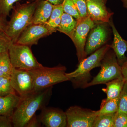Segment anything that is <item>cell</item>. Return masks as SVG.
I'll list each match as a JSON object with an SVG mask.
<instances>
[{"instance_id": "f546056e", "label": "cell", "mask_w": 127, "mask_h": 127, "mask_svg": "<svg viewBox=\"0 0 127 127\" xmlns=\"http://www.w3.org/2000/svg\"><path fill=\"white\" fill-rule=\"evenodd\" d=\"M12 116L9 115L0 116V127H13Z\"/></svg>"}, {"instance_id": "5bb4252c", "label": "cell", "mask_w": 127, "mask_h": 127, "mask_svg": "<svg viewBox=\"0 0 127 127\" xmlns=\"http://www.w3.org/2000/svg\"><path fill=\"white\" fill-rule=\"evenodd\" d=\"M109 23L112 27L114 35L113 42L112 44L110 45V47L113 49L119 64L122 66L127 60L125 56V52L127 51V41L120 36L113 22H110V20Z\"/></svg>"}, {"instance_id": "44dd1931", "label": "cell", "mask_w": 127, "mask_h": 127, "mask_svg": "<svg viewBox=\"0 0 127 127\" xmlns=\"http://www.w3.org/2000/svg\"><path fill=\"white\" fill-rule=\"evenodd\" d=\"M116 113L97 116L93 127H114Z\"/></svg>"}, {"instance_id": "e575fe53", "label": "cell", "mask_w": 127, "mask_h": 127, "mask_svg": "<svg viewBox=\"0 0 127 127\" xmlns=\"http://www.w3.org/2000/svg\"><path fill=\"white\" fill-rule=\"evenodd\" d=\"M123 2L124 7L127 9V0H121Z\"/></svg>"}, {"instance_id": "9a60e30c", "label": "cell", "mask_w": 127, "mask_h": 127, "mask_svg": "<svg viewBox=\"0 0 127 127\" xmlns=\"http://www.w3.org/2000/svg\"><path fill=\"white\" fill-rule=\"evenodd\" d=\"M53 5L48 0H41L35 10L32 23L33 24H44L49 20Z\"/></svg>"}, {"instance_id": "8fae6325", "label": "cell", "mask_w": 127, "mask_h": 127, "mask_svg": "<svg viewBox=\"0 0 127 127\" xmlns=\"http://www.w3.org/2000/svg\"><path fill=\"white\" fill-rule=\"evenodd\" d=\"M10 79L12 87L21 97L34 92V80L30 71L13 68Z\"/></svg>"}, {"instance_id": "d6a6232c", "label": "cell", "mask_w": 127, "mask_h": 127, "mask_svg": "<svg viewBox=\"0 0 127 127\" xmlns=\"http://www.w3.org/2000/svg\"><path fill=\"white\" fill-rule=\"evenodd\" d=\"M121 70L123 78L125 82H127V60L121 66Z\"/></svg>"}, {"instance_id": "484cf974", "label": "cell", "mask_w": 127, "mask_h": 127, "mask_svg": "<svg viewBox=\"0 0 127 127\" xmlns=\"http://www.w3.org/2000/svg\"><path fill=\"white\" fill-rule=\"evenodd\" d=\"M114 127H127V114L118 111L115 114Z\"/></svg>"}, {"instance_id": "7402d4cb", "label": "cell", "mask_w": 127, "mask_h": 127, "mask_svg": "<svg viewBox=\"0 0 127 127\" xmlns=\"http://www.w3.org/2000/svg\"><path fill=\"white\" fill-rule=\"evenodd\" d=\"M16 93L12 86L10 77H0V96Z\"/></svg>"}, {"instance_id": "83f0119b", "label": "cell", "mask_w": 127, "mask_h": 127, "mask_svg": "<svg viewBox=\"0 0 127 127\" xmlns=\"http://www.w3.org/2000/svg\"><path fill=\"white\" fill-rule=\"evenodd\" d=\"M78 10L81 18L87 16L86 0H72Z\"/></svg>"}, {"instance_id": "d6986e66", "label": "cell", "mask_w": 127, "mask_h": 127, "mask_svg": "<svg viewBox=\"0 0 127 127\" xmlns=\"http://www.w3.org/2000/svg\"><path fill=\"white\" fill-rule=\"evenodd\" d=\"M9 51L0 55V77H10L13 69Z\"/></svg>"}, {"instance_id": "9c48e42d", "label": "cell", "mask_w": 127, "mask_h": 127, "mask_svg": "<svg viewBox=\"0 0 127 127\" xmlns=\"http://www.w3.org/2000/svg\"><path fill=\"white\" fill-rule=\"evenodd\" d=\"M107 23L98 22L96 24L95 23L89 32L85 47L87 56L93 53L107 42L109 35Z\"/></svg>"}, {"instance_id": "4316f807", "label": "cell", "mask_w": 127, "mask_h": 127, "mask_svg": "<svg viewBox=\"0 0 127 127\" xmlns=\"http://www.w3.org/2000/svg\"><path fill=\"white\" fill-rule=\"evenodd\" d=\"M12 43L11 40L5 33L0 34V55L9 51V48Z\"/></svg>"}, {"instance_id": "30bf717a", "label": "cell", "mask_w": 127, "mask_h": 127, "mask_svg": "<svg viewBox=\"0 0 127 127\" xmlns=\"http://www.w3.org/2000/svg\"><path fill=\"white\" fill-rule=\"evenodd\" d=\"M54 33L46 23H32L26 28L18 37L16 43L31 47L36 45L40 39Z\"/></svg>"}, {"instance_id": "7a4b0ae2", "label": "cell", "mask_w": 127, "mask_h": 127, "mask_svg": "<svg viewBox=\"0 0 127 127\" xmlns=\"http://www.w3.org/2000/svg\"><path fill=\"white\" fill-rule=\"evenodd\" d=\"M41 0L27 1L21 4L16 2L12 9L10 20L8 21L5 34L13 43H16L21 33L30 24L36 8Z\"/></svg>"}, {"instance_id": "277c9868", "label": "cell", "mask_w": 127, "mask_h": 127, "mask_svg": "<svg viewBox=\"0 0 127 127\" xmlns=\"http://www.w3.org/2000/svg\"><path fill=\"white\" fill-rule=\"evenodd\" d=\"M66 68L59 65L53 67H41L30 71L34 80V91L52 87L55 84L69 81Z\"/></svg>"}, {"instance_id": "52a82bcc", "label": "cell", "mask_w": 127, "mask_h": 127, "mask_svg": "<svg viewBox=\"0 0 127 127\" xmlns=\"http://www.w3.org/2000/svg\"><path fill=\"white\" fill-rule=\"evenodd\" d=\"M77 21V25L72 41L76 49L77 55L79 63L87 57L85 47L87 38L95 23L88 15Z\"/></svg>"}, {"instance_id": "e0dca14e", "label": "cell", "mask_w": 127, "mask_h": 127, "mask_svg": "<svg viewBox=\"0 0 127 127\" xmlns=\"http://www.w3.org/2000/svg\"><path fill=\"white\" fill-rule=\"evenodd\" d=\"M125 81L123 77L113 79L106 83V88H103L102 91L106 94L107 98L103 102L118 97L120 96L122 91Z\"/></svg>"}, {"instance_id": "4dcf8cb0", "label": "cell", "mask_w": 127, "mask_h": 127, "mask_svg": "<svg viewBox=\"0 0 127 127\" xmlns=\"http://www.w3.org/2000/svg\"><path fill=\"white\" fill-rule=\"evenodd\" d=\"M41 122L35 114L29 120L26 127H41Z\"/></svg>"}, {"instance_id": "4fadbf2b", "label": "cell", "mask_w": 127, "mask_h": 127, "mask_svg": "<svg viewBox=\"0 0 127 127\" xmlns=\"http://www.w3.org/2000/svg\"><path fill=\"white\" fill-rule=\"evenodd\" d=\"M39 119L47 127H65L67 122L65 112L57 108H44Z\"/></svg>"}, {"instance_id": "ba28073f", "label": "cell", "mask_w": 127, "mask_h": 127, "mask_svg": "<svg viewBox=\"0 0 127 127\" xmlns=\"http://www.w3.org/2000/svg\"><path fill=\"white\" fill-rule=\"evenodd\" d=\"M65 113L67 127H93L97 116L95 111L78 106L70 107Z\"/></svg>"}, {"instance_id": "1f68e13d", "label": "cell", "mask_w": 127, "mask_h": 127, "mask_svg": "<svg viewBox=\"0 0 127 127\" xmlns=\"http://www.w3.org/2000/svg\"><path fill=\"white\" fill-rule=\"evenodd\" d=\"M7 17L0 14V34L5 33V30L7 25Z\"/></svg>"}, {"instance_id": "603a6c76", "label": "cell", "mask_w": 127, "mask_h": 127, "mask_svg": "<svg viewBox=\"0 0 127 127\" xmlns=\"http://www.w3.org/2000/svg\"><path fill=\"white\" fill-rule=\"evenodd\" d=\"M62 5L64 13L72 16L77 20L81 18L78 10L72 0H64Z\"/></svg>"}, {"instance_id": "d4e9b609", "label": "cell", "mask_w": 127, "mask_h": 127, "mask_svg": "<svg viewBox=\"0 0 127 127\" xmlns=\"http://www.w3.org/2000/svg\"><path fill=\"white\" fill-rule=\"evenodd\" d=\"M118 111L127 114V82H126L120 95Z\"/></svg>"}, {"instance_id": "3957f363", "label": "cell", "mask_w": 127, "mask_h": 127, "mask_svg": "<svg viewBox=\"0 0 127 127\" xmlns=\"http://www.w3.org/2000/svg\"><path fill=\"white\" fill-rule=\"evenodd\" d=\"M110 48V45L103 46L80 62L75 71L66 73L69 81L72 82L74 87L86 88L87 84L90 81V72L94 68L100 67L104 55Z\"/></svg>"}, {"instance_id": "ffe728a7", "label": "cell", "mask_w": 127, "mask_h": 127, "mask_svg": "<svg viewBox=\"0 0 127 127\" xmlns=\"http://www.w3.org/2000/svg\"><path fill=\"white\" fill-rule=\"evenodd\" d=\"M120 96L106 102H103L100 110L95 111L97 116L116 113L118 110Z\"/></svg>"}, {"instance_id": "ac0fdd59", "label": "cell", "mask_w": 127, "mask_h": 127, "mask_svg": "<svg viewBox=\"0 0 127 127\" xmlns=\"http://www.w3.org/2000/svg\"><path fill=\"white\" fill-rule=\"evenodd\" d=\"M77 23V20L74 19L72 16L63 12L57 31L65 34L72 40Z\"/></svg>"}, {"instance_id": "cb8c5ba5", "label": "cell", "mask_w": 127, "mask_h": 127, "mask_svg": "<svg viewBox=\"0 0 127 127\" xmlns=\"http://www.w3.org/2000/svg\"><path fill=\"white\" fill-rule=\"evenodd\" d=\"M20 0H0V14L7 17L10 15V12L12 10L14 4ZM36 0H28V1L33 2Z\"/></svg>"}, {"instance_id": "836d02e7", "label": "cell", "mask_w": 127, "mask_h": 127, "mask_svg": "<svg viewBox=\"0 0 127 127\" xmlns=\"http://www.w3.org/2000/svg\"><path fill=\"white\" fill-rule=\"evenodd\" d=\"M51 4L53 5L62 4L64 0H48Z\"/></svg>"}, {"instance_id": "8992f818", "label": "cell", "mask_w": 127, "mask_h": 127, "mask_svg": "<svg viewBox=\"0 0 127 127\" xmlns=\"http://www.w3.org/2000/svg\"><path fill=\"white\" fill-rule=\"evenodd\" d=\"M109 50L102 61L100 72L87 83L86 88L97 84H105L122 76L121 66L119 64L116 55L114 52L109 51Z\"/></svg>"}, {"instance_id": "7c38bea8", "label": "cell", "mask_w": 127, "mask_h": 127, "mask_svg": "<svg viewBox=\"0 0 127 127\" xmlns=\"http://www.w3.org/2000/svg\"><path fill=\"white\" fill-rule=\"evenodd\" d=\"M107 0H86L87 15L94 22L109 23L113 14L107 10Z\"/></svg>"}, {"instance_id": "6da1fadb", "label": "cell", "mask_w": 127, "mask_h": 127, "mask_svg": "<svg viewBox=\"0 0 127 127\" xmlns=\"http://www.w3.org/2000/svg\"><path fill=\"white\" fill-rule=\"evenodd\" d=\"M52 88L51 87L34 91L21 97L12 116L13 127H26L37 111L45 107L51 96Z\"/></svg>"}, {"instance_id": "2e32d148", "label": "cell", "mask_w": 127, "mask_h": 127, "mask_svg": "<svg viewBox=\"0 0 127 127\" xmlns=\"http://www.w3.org/2000/svg\"><path fill=\"white\" fill-rule=\"evenodd\" d=\"M21 99V97L16 93L0 96V116H12Z\"/></svg>"}, {"instance_id": "5b68a950", "label": "cell", "mask_w": 127, "mask_h": 127, "mask_svg": "<svg viewBox=\"0 0 127 127\" xmlns=\"http://www.w3.org/2000/svg\"><path fill=\"white\" fill-rule=\"evenodd\" d=\"M9 53L14 68L31 71L43 66L37 61L28 46L12 43L9 48Z\"/></svg>"}, {"instance_id": "f1b7e54d", "label": "cell", "mask_w": 127, "mask_h": 127, "mask_svg": "<svg viewBox=\"0 0 127 127\" xmlns=\"http://www.w3.org/2000/svg\"><path fill=\"white\" fill-rule=\"evenodd\" d=\"M63 12L62 4L53 5L51 16L47 22L53 21L61 18Z\"/></svg>"}]
</instances>
